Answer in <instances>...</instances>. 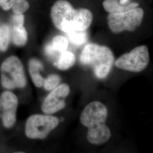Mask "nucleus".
<instances>
[{
    "label": "nucleus",
    "instance_id": "obj_1",
    "mask_svg": "<svg viewBox=\"0 0 153 153\" xmlns=\"http://www.w3.org/2000/svg\"><path fill=\"white\" fill-rule=\"evenodd\" d=\"M51 16L55 27L69 33L86 31L93 20L92 12L86 8L75 9L66 0H58L52 6Z\"/></svg>",
    "mask_w": 153,
    "mask_h": 153
},
{
    "label": "nucleus",
    "instance_id": "obj_2",
    "mask_svg": "<svg viewBox=\"0 0 153 153\" xmlns=\"http://www.w3.org/2000/svg\"><path fill=\"white\" fill-rule=\"evenodd\" d=\"M80 61L92 69L99 79L106 78L115 62L114 55L108 47L99 44H88L83 49Z\"/></svg>",
    "mask_w": 153,
    "mask_h": 153
},
{
    "label": "nucleus",
    "instance_id": "obj_3",
    "mask_svg": "<svg viewBox=\"0 0 153 153\" xmlns=\"http://www.w3.org/2000/svg\"><path fill=\"white\" fill-rule=\"evenodd\" d=\"M1 81L7 89L23 88L27 80L21 61L16 56H10L3 62L1 66Z\"/></svg>",
    "mask_w": 153,
    "mask_h": 153
},
{
    "label": "nucleus",
    "instance_id": "obj_4",
    "mask_svg": "<svg viewBox=\"0 0 153 153\" xmlns=\"http://www.w3.org/2000/svg\"><path fill=\"white\" fill-rule=\"evenodd\" d=\"M144 16L143 9L137 7L128 11L110 13L108 16V25L113 33L133 31L141 24Z\"/></svg>",
    "mask_w": 153,
    "mask_h": 153
},
{
    "label": "nucleus",
    "instance_id": "obj_5",
    "mask_svg": "<svg viewBox=\"0 0 153 153\" xmlns=\"http://www.w3.org/2000/svg\"><path fill=\"white\" fill-rule=\"evenodd\" d=\"M150 62L148 47L140 45L124 53L115 61V66L126 71L139 73L144 71Z\"/></svg>",
    "mask_w": 153,
    "mask_h": 153
},
{
    "label": "nucleus",
    "instance_id": "obj_6",
    "mask_svg": "<svg viewBox=\"0 0 153 153\" xmlns=\"http://www.w3.org/2000/svg\"><path fill=\"white\" fill-rule=\"evenodd\" d=\"M59 124L57 117L45 115L31 116L26 121L25 134L31 139H44Z\"/></svg>",
    "mask_w": 153,
    "mask_h": 153
},
{
    "label": "nucleus",
    "instance_id": "obj_7",
    "mask_svg": "<svg viewBox=\"0 0 153 153\" xmlns=\"http://www.w3.org/2000/svg\"><path fill=\"white\" fill-rule=\"evenodd\" d=\"M70 93V88L62 83L52 90L44 99L42 105V109L45 114L50 115L63 109L65 107V99Z\"/></svg>",
    "mask_w": 153,
    "mask_h": 153
},
{
    "label": "nucleus",
    "instance_id": "obj_8",
    "mask_svg": "<svg viewBox=\"0 0 153 153\" xmlns=\"http://www.w3.org/2000/svg\"><path fill=\"white\" fill-rule=\"evenodd\" d=\"M108 116L107 107L100 102L94 101L88 104L82 111L80 121L88 128L101 123H105Z\"/></svg>",
    "mask_w": 153,
    "mask_h": 153
},
{
    "label": "nucleus",
    "instance_id": "obj_9",
    "mask_svg": "<svg viewBox=\"0 0 153 153\" xmlns=\"http://www.w3.org/2000/svg\"><path fill=\"white\" fill-rule=\"evenodd\" d=\"M18 101L16 95L9 91L2 93L0 97V115L6 128H10L16 122V109Z\"/></svg>",
    "mask_w": 153,
    "mask_h": 153
},
{
    "label": "nucleus",
    "instance_id": "obj_10",
    "mask_svg": "<svg viewBox=\"0 0 153 153\" xmlns=\"http://www.w3.org/2000/svg\"><path fill=\"white\" fill-rule=\"evenodd\" d=\"M111 137L109 128L105 123H101L88 128L87 139L93 145H100L107 142Z\"/></svg>",
    "mask_w": 153,
    "mask_h": 153
},
{
    "label": "nucleus",
    "instance_id": "obj_11",
    "mask_svg": "<svg viewBox=\"0 0 153 153\" xmlns=\"http://www.w3.org/2000/svg\"><path fill=\"white\" fill-rule=\"evenodd\" d=\"M69 45V40L64 36L57 35L52 39L51 43L45 48L46 55L49 57H53L57 53L65 51Z\"/></svg>",
    "mask_w": 153,
    "mask_h": 153
},
{
    "label": "nucleus",
    "instance_id": "obj_12",
    "mask_svg": "<svg viewBox=\"0 0 153 153\" xmlns=\"http://www.w3.org/2000/svg\"><path fill=\"white\" fill-rule=\"evenodd\" d=\"M29 72L32 81L37 88H41L43 85L44 78L39 71L43 69V65L40 61L36 59H31L28 63Z\"/></svg>",
    "mask_w": 153,
    "mask_h": 153
},
{
    "label": "nucleus",
    "instance_id": "obj_13",
    "mask_svg": "<svg viewBox=\"0 0 153 153\" xmlns=\"http://www.w3.org/2000/svg\"><path fill=\"white\" fill-rule=\"evenodd\" d=\"M104 10L110 13H116L128 11L138 7L136 2H130L126 5H122L119 0H104L103 2Z\"/></svg>",
    "mask_w": 153,
    "mask_h": 153
},
{
    "label": "nucleus",
    "instance_id": "obj_14",
    "mask_svg": "<svg viewBox=\"0 0 153 153\" xmlns=\"http://www.w3.org/2000/svg\"><path fill=\"white\" fill-rule=\"evenodd\" d=\"M75 62L76 56L74 54L66 50L60 53L56 66L60 70L66 71L74 65Z\"/></svg>",
    "mask_w": 153,
    "mask_h": 153
},
{
    "label": "nucleus",
    "instance_id": "obj_15",
    "mask_svg": "<svg viewBox=\"0 0 153 153\" xmlns=\"http://www.w3.org/2000/svg\"><path fill=\"white\" fill-rule=\"evenodd\" d=\"M12 38L14 44L22 47L27 42V33L23 26H12Z\"/></svg>",
    "mask_w": 153,
    "mask_h": 153
},
{
    "label": "nucleus",
    "instance_id": "obj_16",
    "mask_svg": "<svg viewBox=\"0 0 153 153\" xmlns=\"http://www.w3.org/2000/svg\"><path fill=\"white\" fill-rule=\"evenodd\" d=\"M70 42L76 45H80L88 40V34L86 31H76L68 33Z\"/></svg>",
    "mask_w": 153,
    "mask_h": 153
},
{
    "label": "nucleus",
    "instance_id": "obj_17",
    "mask_svg": "<svg viewBox=\"0 0 153 153\" xmlns=\"http://www.w3.org/2000/svg\"><path fill=\"white\" fill-rule=\"evenodd\" d=\"M10 41V30L7 25L0 26V50L5 51L7 49Z\"/></svg>",
    "mask_w": 153,
    "mask_h": 153
},
{
    "label": "nucleus",
    "instance_id": "obj_18",
    "mask_svg": "<svg viewBox=\"0 0 153 153\" xmlns=\"http://www.w3.org/2000/svg\"><path fill=\"white\" fill-rule=\"evenodd\" d=\"M60 76L57 74H51L47 78L44 79L43 86L47 91H52L60 85Z\"/></svg>",
    "mask_w": 153,
    "mask_h": 153
},
{
    "label": "nucleus",
    "instance_id": "obj_19",
    "mask_svg": "<svg viewBox=\"0 0 153 153\" xmlns=\"http://www.w3.org/2000/svg\"><path fill=\"white\" fill-rule=\"evenodd\" d=\"M30 7L27 0H15L12 7V10L15 14H23Z\"/></svg>",
    "mask_w": 153,
    "mask_h": 153
},
{
    "label": "nucleus",
    "instance_id": "obj_20",
    "mask_svg": "<svg viewBox=\"0 0 153 153\" xmlns=\"http://www.w3.org/2000/svg\"><path fill=\"white\" fill-rule=\"evenodd\" d=\"M25 16L23 14H15L11 18L12 26H23Z\"/></svg>",
    "mask_w": 153,
    "mask_h": 153
},
{
    "label": "nucleus",
    "instance_id": "obj_21",
    "mask_svg": "<svg viewBox=\"0 0 153 153\" xmlns=\"http://www.w3.org/2000/svg\"><path fill=\"white\" fill-rule=\"evenodd\" d=\"M15 0H0V6L4 10H9L12 8Z\"/></svg>",
    "mask_w": 153,
    "mask_h": 153
},
{
    "label": "nucleus",
    "instance_id": "obj_22",
    "mask_svg": "<svg viewBox=\"0 0 153 153\" xmlns=\"http://www.w3.org/2000/svg\"><path fill=\"white\" fill-rule=\"evenodd\" d=\"M24 153V152H16V153Z\"/></svg>",
    "mask_w": 153,
    "mask_h": 153
}]
</instances>
